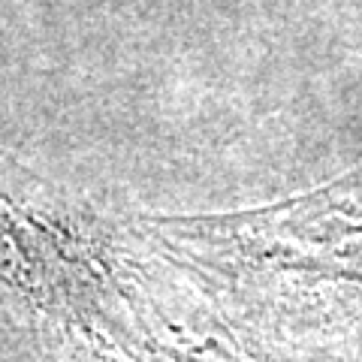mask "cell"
Segmentation results:
<instances>
[{"label":"cell","instance_id":"obj_1","mask_svg":"<svg viewBox=\"0 0 362 362\" xmlns=\"http://www.w3.org/2000/svg\"><path fill=\"white\" fill-rule=\"evenodd\" d=\"M115 266L112 214L0 148V305L61 323L112 320Z\"/></svg>","mask_w":362,"mask_h":362},{"label":"cell","instance_id":"obj_2","mask_svg":"<svg viewBox=\"0 0 362 362\" xmlns=\"http://www.w3.org/2000/svg\"><path fill=\"white\" fill-rule=\"evenodd\" d=\"M154 235L235 281L350 290L362 299V166L269 206L151 218Z\"/></svg>","mask_w":362,"mask_h":362}]
</instances>
